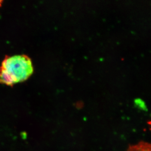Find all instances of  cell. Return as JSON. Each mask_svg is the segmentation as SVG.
Listing matches in <instances>:
<instances>
[{
  "label": "cell",
  "mask_w": 151,
  "mask_h": 151,
  "mask_svg": "<svg viewBox=\"0 0 151 151\" xmlns=\"http://www.w3.org/2000/svg\"><path fill=\"white\" fill-rule=\"evenodd\" d=\"M33 72L32 62L27 55L6 56L0 66V83L12 86L27 80Z\"/></svg>",
  "instance_id": "1"
},
{
  "label": "cell",
  "mask_w": 151,
  "mask_h": 151,
  "mask_svg": "<svg viewBox=\"0 0 151 151\" xmlns=\"http://www.w3.org/2000/svg\"><path fill=\"white\" fill-rule=\"evenodd\" d=\"M126 151H151V144L146 141H140L130 146Z\"/></svg>",
  "instance_id": "2"
},
{
  "label": "cell",
  "mask_w": 151,
  "mask_h": 151,
  "mask_svg": "<svg viewBox=\"0 0 151 151\" xmlns=\"http://www.w3.org/2000/svg\"><path fill=\"white\" fill-rule=\"evenodd\" d=\"M2 3H3V1H0V7H1V6Z\"/></svg>",
  "instance_id": "3"
}]
</instances>
